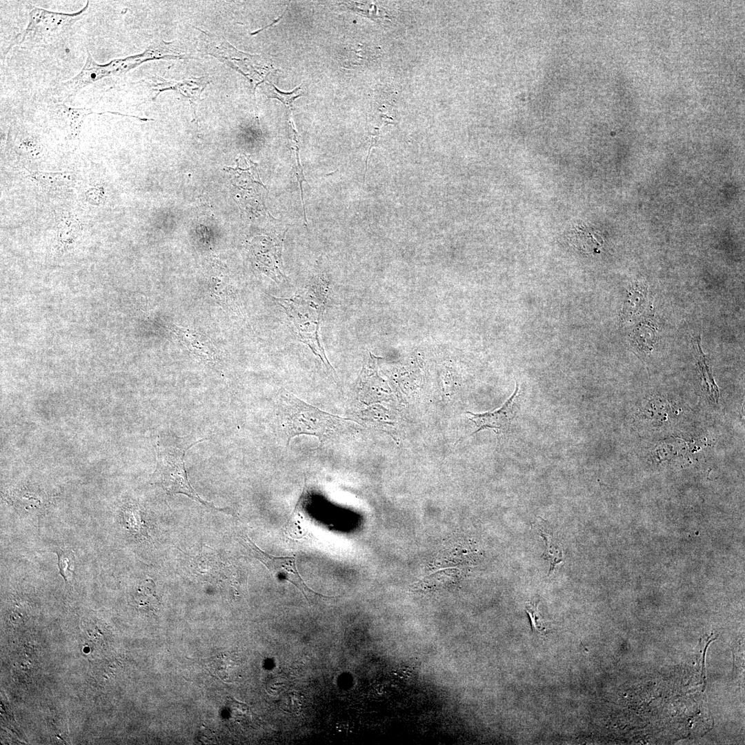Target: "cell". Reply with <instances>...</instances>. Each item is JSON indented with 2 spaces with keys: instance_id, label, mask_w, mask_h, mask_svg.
<instances>
[{
  "instance_id": "10",
  "label": "cell",
  "mask_w": 745,
  "mask_h": 745,
  "mask_svg": "<svg viewBox=\"0 0 745 745\" xmlns=\"http://www.w3.org/2000/svg\"><path fill=\"white\" fill-rule=\"evenodd\" d=\"M55 108L59 117L68 126L69 130V138L74 141L79 140V136L83 122L86 118L90 115L110 113L117 115L134 117L141 121H151V119L140 118L137 116L124 115L117 112L103 111L98 112L93 111L92 108L70 107L64 103H58L56 105Z\"/></svg>"
},
{
  "instance_id": "17",
  "label": "cell",
  "mask_w": 745,
  "mask_h": 745,
  "mask_svg": "<svg viewBox=\"0 0 745 745\" xmlns=\"http://www.w3.org/2000/svg\"><path fill=\"white\" fill-rule=\"evenodd\" d=\"M537 610L536 606L533 605V604H530L526 607V612L530 617L533 630L542 633L544 631V628L542 624V621L539 619Z\"/></svg>"
},
{
  "instance_id": "8",
  "label": "cell",
  "mask_w": 745,
  "mask_h": 745,
  "mask_svg": "<svg viewBox=\"0 0 745 745\" xmlns=\"http://www.w3.org/2000/svg\"><path fill=\"white\" fill-rule=\"evenodd\" d=\"M519 386L516 383L515 390L510 398L498 410L481 414L470 412V419L478 428L477 431L485 428H492L497 433L506 431L515 417L519 406Z\"/></svg>"
},
{
  "instance_id": "6",
  "label": "cell",
  "mask_w": 745,
  "mask_h": 745,
  "mask_svg": "<svg viewBox=\"0 0 745 745\" xmlns=\"http://www.w3.org/2000/svg\"><path fill=\"white\" fill-rule=\"evenodd\" d=\"M121 74L117 59L108 63L100 64L95 61L91 53L87 50L86 60L81 70L71 79L56 86L54 94L61 100L68 99L74 96L83 88L103 79Z\"/></svg>"
},
{
  "instance_id": "7",
  "label": "cell",
  "mask_w": 745,
  "mask_h": 745,
  "mask_svg": "<svg viewBox=\"0 0 745 745\" xmlns=\"http://www.w3.org/2000/svg\"><path fill=\"white\" fill-rule=\"evenodd\" d=\"M241 543L244 547L248 548L252 556L261 562L275 577L294 584L308 600L314 595L328 597L314 591L306 584L297 568L295 557H277L268 554L260 549L248 537H242Z\"/></svg>"
},
{
  "instance_id": "13",
  "label": "cell",
  "mask_w": 745,
  "mask_h": 745,
  "mask_svg": "<svg viewBox=\"0 0 745 745\" xmlns=\"http://www.w3.org/2000/svg\"><path fill=\"white\" fill-rule=\"evenodd\" d=\"M55 553L58 557L59 574L63 578L66 586H70L74 577V554L70 549L61 548H58Z\"/></svg>"
},
{
  "instance_id": "11",
  "label": "cell",
  "mask_w": 745,
  "mask_h": 745,
  "mask_svg": "<svg viewBox=\"0 0 745 745\" xmlns=\"http://www.w3.org/2000/svg\"><path fill=\"white\" fill-rule=\"evenodd\" d=\"M175 332L192 353L206 361H215L216 353L214 346L208 338L198 332L182 328L175 327Z\"/></svg>"
},
{
  "instance_id": "4",
  "label": "cell",
  "mask_w": 745,
  "mask_h": 745,
  "mask_svg": "<svg viewBox=\"0 0 745 745\" xmlns=\"http://www.w3.org/2000/svg\"><path fill=\"white\" fill-rule=\"evenodd\" d=\"M89 3L88 1L81 10L72 13L50 11L30 5L26 27L12 39L5 55L14 46H46L63 39L86 14Z\"/></svg>"
},
{
  "instance_id": "18",
  "label": "cell",
  "mask_w": 745,
  "mask_h": 745,
  "mask_svg": "<svg viewBox=\"0 0 745 745\" xmlns=\"http://www.w3.org/2000/svg\"><path fill=\"white\" fill-rule=\"evenodd\" d=\"M85 195L86 199L94 205L101 203L103 199V192L101 188H90L85 193Z\"/></svg>"
},
{
  "instance_id": "1",
  "label": "cell",
  "mask_w": 745,
  "mask_h": 745,
  "mask_svg": "<svg viewBox=\"0 0 745 745\" xmlns=\"http://www.w3.org/2000/svg\"><path fill=\"white\" fill-rule=\"evenodd\" d=\"M328 290V282L321 277H317L290 298L273 297V299L285 310L293 325L298 340L307 345L328 369L334 370L319 338V329Z\"/></svg>"
},
{
  "instance_id": "2",
  "label": "cell",
  "mask_w": 745,
  "mask_h": 745,
  "mask_svg": "<svg viewBox=\"0 0 745 745\" xmlns=\"http://www.w3.org/2000/svg\"><path fill=\"white\" fill-rule=\"evenodd\" d=\"M190 436L177 437L168 432L157 437V466L151 482L161 487L168 494H183L218 511L226 512L202 499L191 486L185 467L184 457L192 446L203 441Z\"/></svg>"
},
{
  "instance_id": "5",
  "label": "cell",
  "mask_w": 745,
  "mask_h": 745,
  "mask_svg": "<svg viewBox=\"0 0 745 745\" xmlns=\"http://www.w3.org/2000/svg\"><path fill=\"white\" fill-rule=\"evenodd\" d=\"M201 32L203 34V50L206 53L244 75L253 85V91L270 73V66L260 56L244 53L215 34Z\"/></svg>"
},
{
  "instance_id": "15",
  "label": "cell",
  "mask_w": 745,
  "mask_h": 745,
  "mask_svg": "<svg viewBox=\"0 0 745 745\" xmlns=\"http://www.w3.org/2000/svg\"><path fill=\"white\" fill-rule=\"evenodd\" d=\"M264 90L268 98L279 99L284 104L289 107L292 106L295 99L301 95V94L299 93L300 87L296 88L291 92H284L278 90L275 85L270 82L266 83Z\"/></svg>"
},
{
  "instance_id": "12",
  "label": "cell",
  "mask_w": 745,
  "mask_h": 745,
  "mask_svg": "<svg viewBox=\"0 0 745 745\" xmlns=\"http://www.w3.org/2000/svg\"><path fill=\"white\" fill-rule=\"evenodd\" d=\"M29 177L36 180L43 187L57 189L69 187L74 181L72 172H44L40 171L30 172Z\"/></svg>"
},
{
  "instance_id": "3",
  "label": "cell",
  "mask_w": 745,
  "mask_h": 745,
  "mask_svg": "<svg viewBox=\"0 0 745 745\" xmlns=\"http://www.w3.org/2000/svg\"><path fill=\"white\" fill-rule=\"evenodd\" d=\"M279 408L288 444L295 436H315L321 442L342 434L346 419L324 412L299 399L287 390L281 392Z\"/></svg>"
},
{
  "instance_id": "16",
  "label": "cell",
  "mask_w": 745,
  "mask_h": 745,
  "mask_svg": "<svg viewBox=\"0 0 745 745\" xmlns=\"http://www.w3.org/2000/svg\"><path fill=\"white\" fill-rule=\"evenodd\" d=\"M81 232V226L77 220L72 217H67L61 222L58 235L60 239L65 242H70L74 240Z\"/></svg>"
},
{
  "instance_id": "14",
  "label": "cell",
  "mask_w": 745,
  "mask_h": 745,
  "mask_svg": "<svg viewBox=\"0 0 745 745\" xmlns=\"http://www.w3.org/2000/svg\"><path fill=\"white\" fill-rule=\"evenodd\" d=\"M646 295V288L644 285H636L628 299L625 302L624 308V317H630L643 305Z\"/></svg>"
},
{
  "instance_id": "9",
  "label": "cell",
  "mask_w": 745,
  "mask_h": 745,
  "mask_svg": "<svg viewBox=\"0 0 745 745\" xmlns=\"http://www.w3.org/2000/svg\"><path fill=\"white\" fill-rule=\"evenodd\" d=\"M210 83V81L207 77H192L178 81L157 77L153 80V83H150L155 92L152 100H155L163 91H177L188 99L193 110L192 116L194 119H196L201 95Z\"/></svg>"
}]
</instances>
